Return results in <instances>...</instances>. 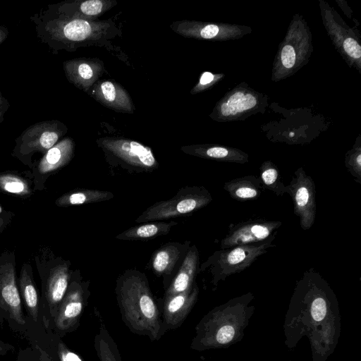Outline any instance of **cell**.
Listing matches in <instances>:
<instances>
[{
  "label": "cell",
  "mask_w": 361,
  "mask_h": 361,
  "mask_svg": "<svg viewBox=\"0 0 361 361\" xmlns=\"http://www.w3.org/2000/svg\"><path fill=\"white\" fill-rule=\"evenodd\" d=\"M115 294L121 319L131 332L153 341L161 338V312L144 273L125 270L116 279Z\"/></svg>",
  "instance_id": "6da1fadb"
},
{
  "label": "cell",
  "mask_w": 361,
  "mask_h": 361,
  "mask_svg": "<svg viewBox=\"0 0 361 361\" xmlns=\"http://www.w3.org/2000/svg\"><path fill=\"white\" fill-rule=\"evenodd\" d=\"M276 235L256 243L238 245L216 250L200 265L198 273L207 271L211 274L214 284L225 280L228 276L247 269L259 257L271 247Z\"/></svg>",
  "instance_id": "7a4b0ae2"
},
{
  "label": "cell",
  "mask_w": 361,
  "mask_h": 361,
  "mask_svg": "<svg viewBox=\"0 0 361 361\" xmlns=\"http://www.w3.org/2000/svg\"><path fill=\"white\" fill-rule=\"evenodd\" d=\"M108 164L131 173H152L159 163L152 149L135 140L122 137L97 140Z\"/></svg>",
  "instance_id": "3957f363"
},
{
  "label": "cell",
  "mask_w": 361,
  "mask_h": 361,
  "mask_svg": "<svg viewBox=\"0 0 361 361\" xmlns=\"http://www.w3.org/2000/svg\"><path fill=\"white\" fill-rule=\"evenodd\" d=\"M212 201L209 190L203 186H185L172 198L161 200L147 207L136 223L163 221L191 214Z\"/></svg>",
  "instance_id": "277c9868"
},
{
  "label": "cell",
  "mask_w": 361,
  "mask_h": 361,
  "mask_svg": "<svg viewBox=\"0 0 361 361\" xmlns=\"http://www.w3.org/2000/svg\"><path fill=\"white\" fill-rule=\"evenodd\" d=\"M90 281H83L79 271L71 274L67 291L54 317L56 329L62 332L72 331L78 328L90 295Z\"/></svg>",
  "instance_id": "5b68a950"
},
{
  "label": "cell",
  "mask_w": 361,
  "mask_h": 361,
  "mask_svg": "<svg viewBox=\"0 0 361 361\" xmlns=\"http://www.w3.org/2000/svg\"><path fill=\"white\" fill-rule=\"evenodd\" d=\"M286 193L292 199L293 213L299 219L300 228L307 231L312 228L316 219V188L311 176L302 167L293 173L291 180L286 185Z\"/></svg>",
  "instance_id": "8992f818"
},
{
  "label": "cell",
  "mask_w": 361,
  "mask_h": 361,
  "mask_svg": "<svg viewBox=\"0 0 361 361\" xmlns=\"http://www.w3.org/2000/svg\"><path fill=\"white\" fill-rule=\"evenodd\" d=\"M281 226V221L264 219H250L236 224H231L226 234L221 240L220 249L267 240L276 235Z\"/></svg>",
  "instance_id": "52a82bcc"
},
{
  "label": "cell",
  "mask_w": 361,
  "mask_h": 361,
  "mask_svg": "<svg viewBox=\"0 0 361 361\" xmlns=\"http://www.w3.org/2000/svg\"><path fill=\"white\" fill-rule=\"evenodd\" d=\"M190 247V240L168 242L152 253L149 267L154 275L163 279L164 289L177 273Z\"/></svg>",
  "instance_id": "ba28073f"
},
{
  "label": "cell",
  "mask_w": 361,
  "mask_h": 361,
  "mask_svg": "<svg viewBox=\"0 0 361 361\" xmlns=\"http://www.w3.org/2000/svg\"><path fill=\"white\" fill-rule=\"evenodd\" d=\"M199 293L196 283L190 290L164 296L161 314L162 334L179 328L194 306Z\"/></svg>",
  "instance_id": "9c48e42d"
},
{
  "label": "cell",
  "mask_w": 361,
  "mask_h": 361,
  "mask_svg": "<svg viewBox=\"0 0 361 361\" xmlns=\"http://www.w3.org/2000/svg\"><path fill=\"white\" fill-rule=\"evenodd\" d=\"M90 94L97 102L114 111L128 114H133L135 111L129 94L117 82L97 81L92 87Z\"/></svg>",
  "instance_id": "30bf717a"
},
{
  "label": "cell",
  "mask_w": 361,
  "mask_h": 361,
  "mask_svg": "<svg viewBox=\"0 0 361 361\" xmlns=\"http://www.w3.org/2000/svg\"><path fill=\"white\" fill-rule=\"evenodd\" d=\"M200 267V254L195 245H190L177 273L165 289L164 296L190 290L195 283Z\"/></svg>",
  "instance_id": "8fae6325"
},
{
  "label": "cell",
  "mask_w": 361,
  "mask_h": 361,
  "mask_svg": "<svg viewBox=\"0 0 361 361\" xmlns=\"http://www.w3.org/2000/svg\"><path fill=\"white\" fill-rule=\"evenodd\" d=\"M0 298L11 319L19 324H25L14 268L11 264L0 268Z\"/></svg>",
  "instance_id": "7c38bea8"
},
{
  "label": "cell",
  "mask_w": 361,
  "mask_h": 361,
  "mask_svg": "<svg viewBox=\"0 0 361 361\" xmlns=\"http://www.w3.org/2000/svg\"><path fill=\"white\" fill-rule=\"evenodd\" d=\"M71 279L69 262L62 260L50 271L46 286V297L54 317L67 291Z\"/></svg>",
  "instance_id": "4fadbf2b"
},
{
  "label": "cell",
  "mask_w": 361,
  "mask_h": 361,
  "mask_svg": "<svg viewBox=\"0 0 361 361\" xmlns=\"http://www.w3.org/2000/svg\"><path fill=\"white\" fill-rule=\"evenodd\" d=\"M67 70L71 81L83 91L88 92L102 75L104 64L97 59H80L71 61Z\"/></svg>",
  "instance_id": "5bb4252c"
},
{
  "label": "cell",
  "mask_w": 361,
  "mask_h": 361,
  "mask_svg": "<svg viewBox=\"0 0 361 361\" xmlns=\"http://www.w3.org/2000/svg\"><path fill=\"white\" fill-rule=\"evenodd\" d=\"M180 150L185 154L204 159L221 161L244 164L248 161V155L236 149L209 145H192L182 146Z\"/></svg>",
  "instance_id": "9a60e30c"
},
{
  "label": "cell",
  "mask_w": 361,
  "mask_h": 361,
  "mask_svg": "<svg viewBox=\"0 0 361 361\" xmlns=\"http://www.w3.org/2000/svg\"><path fill=\"white\" fill-rule=\"evenodd\" d=\"M170 27L179 35L197 39H219L226 30L217 24L186 20L173 22Z\"/></svg>",
  "instance_id": "2e32d148"
},
{
  "label": "cell",
  "mask_w": 361,
  "mask_h": 361,
  "mask_svg": "<svg viewBox=\"0 0 361 361\" xmlns=\"http://www.w3.org/2000/svg\"><path fill=\"white\" fill-rule=\"evenodd\" d=\"M224 189L232 199L239 202L257 200L264 190L260 178L254 175L244 176L225 182Z\"/></svg>",
  "instance_id": "e0dca14e"
},
{
  "label": "cell",
  "mask_w": 361,
  "mask_h": 361,
  "mask_svg": "<svg viewBox=\"0 0 361 361\" xmlns=\"http://www.w3.org/2000/svg\"><path fill=\"white\" fill-rule=\"evenodd\" d=\"M178 224L177 221H149L126 229L116 236L121 240H149L167 235Z\"/></svg>",
  "instance_id": "ac0fdd59"
},
{
  "label": "cell",
  "mask_w": 361,
  "mask_h": 361,
  "mask_svg": "<svg viewBox=\"0 0 361 361\" xmlns=\"http://www.w3.org/2000/svg\"><path fill=\"white\" fill-rule=\"evenodd\" d=\"M74 144L66 139L50 148L39 164L42 173L53 172L67 164L73 155Z\"/></svg>",
  "instance_id": "d6986e66"
},
{
  "label": "cell",
  "mask_w": 361,
  "mask_h": 361,
  "mask_svg": "<svg viewBox=\"0 0 361 361\" xmlns=\"http://www.w3.org/2000/svg\"><path fill=\"white\" fill-rule=\"evenodd\" d=\"M257 103L256 97L251 93L238 91L228 97L216 108L217 118H224L234 116L253 109Z\"/></svg>",
  "instance_id": "ffe728a7"
},
{
  "label": "cell",
  "mask_w": 361,
  "mask_h": 361,
  "mask_svg": "<svg viewBox=\"0 0 361 361\" xmlns=\"http://www.w3.org/2000/svg\"><path fill=\"white\" fill-rule=\"evenodd\" d=\"M114 197V193L106 190L79 188L63 195L56 204L59 207L81 205L108 201Z\"/></svg>",
  "instance_id": "44dd1931"
},
{
  "label": "cell",
  "mask_w": 361,
  "mask_h": 361,
  "mask_svg": "<svg viewBox=\"0 0 361 361\" xmlns=\"http://www.w3.org/2000/svg\"><path fill=\"white\" fill-rule=\"evenodd\" d=\"M114 0L76 1L70 6L71 19L95 21L102 14L116 5Z\"/></svg>",
  "instance_id": "7402d4cb"
},
{
  "label": "cell",
  "mask_w": 361,
  "mask_h": 361,
  "mask_svg": "<svg viewBox=\"0 0 361 361\" xmlns=\"http://www.w3.org/2000/svg\"><path fill=\"white\" fill-rule=\"evenodd\" d=\"M99 322L94 338V348L99 361H122L118 345L100 317Z\"/></svg>",
  "instance_id": "603a6c76"
},
{
  "label": "cell",
  "mask_w": 361,
  "mask_h": 361,
  "mask_svg": "<svg viewBox=\"0 0 361 361\" xmlns=\"http://www.w3.org/2000/svg\"><path fill=\"white\" fill-rule=\"evenodd\" d=\"M30 267L24 264L19 279L21 297L27 312L34 321L37 320L39 312V299L37 290L30 273Z\"/></svg>",
  "instance_id": "cb8c5ba5"
},
{
  "label": "cell",
  "mask_w": 361,
  "mask_h": 361,
  "mask_svg": "<svg viewBox=\"0 0 361 361\" xmlns=\"http://www.w3.org/2000/svg\"><path fill=\"white\" fill-rule=\"evenodd\" d=\"M264 190L271 191L276 196H283L286 194V185L282 181L280 171L271 161H264L260 166V176Z\"/></svg>",
  "instance_id": "d4e9b609"
},
{
  "label": "cell",
  "mask_w": 361,
  "mask_h": 361,
  "mask_svg": "<svg viewBox=\"0 0 361 361\" xmlns=\"http://www.w3.org/2000/svg\"><path fill=\"white\" fill-rule=\"evenodd\" d=\"M0 188L9 193L26 195L28 188L26 183L20 178L11 174L0 176Z\"/></svg>",
  "instance_id": "484cf974"
},
{
  "label": "cell",
  "mask_w": 361,
  "mask_h": 361,
  "mask_svg": "<svg viewBox=\"0 0 361 361\" xmlns=\"http://www.w3.org/2000/svg\"><path fill=\"white\" fill-rule=\"evenodd\" d=\"M345 165L355 182L361 184V151L359 146L347 153Z\"/></svg>",
  "instance_id": "4316f807"
},
{
  "label": "cell",
  "mask_w": 361,
  "mask_h": 361,
  "mask_svg": "<svg viewBox=\"0 0 361 361\" xmlns=\"http://www.w3.org/2000/svg\"><path fill=\"white\" fill-rule=\"evenodd\" d=\"M311 313L315 321H322L326 314V302L323 297H315L312 302Z\"/></svg>",
  "instance_id": "83f0119b"
},
{
  "label": "cell",
  "mask_w": 361,
  "mask_h": 361,
  "mask_svg": "<svg viewBox=\"0 0 361 361\" xmlns=\"http://www.w3.org/2000/svg\"><path fill=\"white\" fill-rule=\"evenodd\" d=\"M281 61L287 69L293 68L296 63V52L290 44H286L281 51Z\"/></svg>",
  "instance_id": "f1b7e54d"
},
{
  "label": "cell",
  "mask_w": 361,
  "mask_h": 361,
  "mask_svg": "<svg viewBox=\"0 0 361 361\" xmlns=\"http://www.w3.org/2000/svg\"><path fill=\"white\" fill-rule=\"evenodd\" d=\"M216 78H218L217 75H215L210 72L202 73L198 82L191 90L190 93L192 94H195L206 90L215 82Z\"/></svg>",
  "instance_id": "f546056e"
},
{
  "label": "cell",
  "mask_w": 361,
  "mask_h": 361,
  "mask_svg": "<svg viewBox=\"0 0 361 361\" xmlns=\"http://www.w3.org/2000/svg\"><path fill=\"white\" fill-rule=\"evenodd\" d=\"M57 354L60 361H83L75 353L70 350L63 342H59Z\"/></svg>",
  "instance_id": "4dcf8cb0"
},
{
  "label": "cell",
  "mask_w": 361,
  "mask_h": 361,
  "mask_svg": "<svg viewBox=\"0 0 361 361\" xmlns=\"http://www.w3.org/2000/svg\"><path fill=\"white\" fill-rule=\"evenodd\" d=\"M234 334V329L231 326H223L218 329L214 339L219 344H226L233 339Z\"/></svg>",
  "instance_id": "1f68e13d"
},
{
  "label": "cell",
  "mask_w": 361,
  "mask_h": 361,
  "mask_svg": "<svg viewBox=\"0 0 361 361\" xmlns=\"http://www.w3.org/2000/svg\"><path fill=\"white\" fill-rule=\"evenodd\" d=\"M59 138V134L55 131H46L44 132L39 140V143L42 148L44 149H49L54 147Z\"/></svg>",
  "instance_id": "d6a6232c"
},
{
  "label": "cell",
  "mask_w": 361,
  "mask_h": 361,
  "mask_svg": "<svg viewBox=\"0 0 361 361\" xmlns=\"http://www.w3.org/2000/svg\"><path fill=\"white\" fill-rule=\"evenodd\" d=\"M39 361H54L51 357L42 348H39Z\"/></svg>",
  "instance_id": "836d02e7"
},
{
  "label": "cell",
  "mask_w": 361,
  "mask_h": 361,
  "mask_svg": "<svg viewBox=\"0 0 361 361\" xmlns=\"http://www.w3.org/2000/svg\"><path fill=\"white\" fill-rule=\"evenodd\" d=\"M6 350L5 349L0 345V354H5Z\"/></svg>",
  "instance_id": "e575fe53"
},
{
  "label": "cell",
  "mask_w": 361,
  "mask_h": 361,
  "mask_svg": "<svg viewBox=\"0 0 361 361\" xmlns=\"http://www.w3.org/2000/svg\"><path fill=\"white\" fill-rule=\"evenodd\" d=\"M4 224V220L0 218V228H1V226H3Z\"/></svg>",
  "instance_id": "d590c367"
},
{
  "label": "cell",
  "mask_w": 361,
  "mask_h": 361,
  "mask_svg": "<svg viewBox=\"0 0 361 361\" xmlns=\"http://www.w3.org/2000/svg\"><path fill=\"white\" fill-rule=\"evenodd\" d=\"M1 211H2V209H1V207L0 205V213L1 212Z\"/></svg>",
  "instance_id": "8d00e7d4"
}]
</instances>
